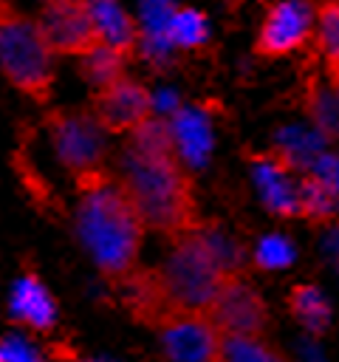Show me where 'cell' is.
Wrapping results in <instances>:
<instances>
[{
    "instance_id": "cell-2",
    "label": "cell",
    "mask_w": 339,
    "mask_h": 362,
    "mask_svg": "<svg viewBox=\"0 0 339 362\" xmlns=\"http://www.w3.org/2000/svg\"><path fill=\"white\" fill-rule=\"evenodd\" d=\"M79 189V238L93 263L99 266V272L116 286H121L136 272L147 226L133 201L127 198L124 187L119 184V178H113L110 173L93 178Z\"/></svg>"
},
{
    "instance_id": "cell-4",
    "label": "cell",
    "mask_w": 339,
    "mask_h": 362,
    "mask_svg": "<svg viewBox=\"0 0 339 362\" xmlns=\"http://www.w3.org/2000/svg\"><path fill=\"white\" fill-rule=\"evenodd\" d=\"M0 68L23 93L48 96L54 82V51L34 17L0 8Z\"/></svg>"
},
{
    "instance_id": "cell-14",
    "label": "cell",
    "mask_w": 339,
    "mask_h": 362,
    "mask_svg": "<svg viewBox=\"0 0 339 362\" xmlns=\"http://www.w3.org/2000/svg\"><path fill=\"white\" fill-rule=\"evenodd\" d=\"M314 40L322 57L328 88L339 93V0H322L316 6Z\"/></svg>"
},
{
    "instance_id": "cell-8",
    "label": "cell",
    "mask_w": 339,
    "mask_h": 362,
    "mask_svg": "<svg viewBox=\"0 0 339 362\" xmlns=\"http://www.w3.org/2000/svg\"><path fill=\"white\" fill-rule=\"evenodd\" d=\"M316 8L308 0H280L274 3L257 31L254 51L266 59H280L299 51L314 37Z\"/></svg>"
},
{
    "instance_id": "cell-18",
    "label": "cell",
    "mask_w": 339,
    "mask_h": 362,
    "mask_svg": "<svg viewBox=\"0 0 339 362\" xmlns=\"http://www.w3.org/2000/svg\"><path fill=\"white\" fill-rule=\"evenodd\" d=\"M336 215H339V204L322 187V181L308 170L299 173V218L311 223H331Z\"/></svg>"
},
{
    "instance_id": "cell-17",
    "label": "cell",
    "mask_w": 339,
    "mask_h": 362,
    "mask_svg": "<svg viewBox=\"0 0 339 362\" xmlns=\"http://www.w3.org/2000/svg\"><path fill=\"white\" fill-rule=\"evenodd\" d=\"M305 102H308V113H311V124L316 136L325 141H339V93L311 79Z\"/></svg>"
},
{
    "instance_id": "cell-11",
    "label": "cell",
    "mask_w": 339,
    "mask_h": 362,
    "mask_svg": "<svg viewBox=\"0 0 339 362\" xmlns=\"http://www.w3.org/2000/svg\"><path fill=\"white\" fill-rule=\"evenodd\" d=\"M150 110H153V99H150L147 88L138 85L136 79L121 76L119 82H113V85L99 90L93 116L102 124V130L133 133L144 119L153 116Z\"/></svg>"
},
{
    "instance_id": "cell-3",
    "label": "cell",
    "mask_w": 339,
    "mask_h": 362,
    "mask_svg": "<svg viewBox=\"0 0 339 362\" xmlns=\"http://www.w3.org/2000/svg\"><path fill=\"white\" fill-rule=\"evenodd\" d=\"M153 272L172 314H206L220 283L240 269L229 240L218 229L198 226L175 238L164 263Z\"/></svg>"
},
{
    "instance_id": "cell-10",
    "label": "cell",
    "mask_w": 339,
    "mask_h": 362,
    "mask_svg": "<svg viewBox=\"0 0 339 362\" xmlns=\"http://www.w3.org/2000/svg\"><path fill=\"white\" fill-rule=\"evenodd\" d=\"M257 192L277 218H299V173L277 153H260L251 161Z\"/></svg>"
},
{
    "instance_id": "cell-22",
    "label": "cell",
    "mask_w": 339,
    "mask_h": 362,
    "mask_svg": "<svg viewBox=\"0 0 339 362\" xmlns=\"http://www.w3.org/2000/svg\"><path fill=\"white\" fill-rule=\"evenodd\" d=\"M254 263L268 272L285 269L294 263V243L282 235H266L254 249Z\"/></svg>"
},
{
    "instance_id": "cell-13",
    "label": "cell",
    "mask_w": 339,
    "mask_h": 362,
    "mask_svg": "<svg viewBox=\"0 0 339 362\" xmlns=\"http://www.w3.org/2000/svg\"><path fill=\"white\" fill-rule=\"evenodd\" d=\"M82 6L88 11L99 45H107L119 54L136 45V25L119 0H82Z\"/></svg>"
},
{
    "instance_id": "cell-1",
    "label": "cell",
    "mask_w": 339,
    "mask_h": 362,
    "mask_svg": "<svg viewBox=\"0 0 339 362\" xmlns=\"http://www.w3.org/2000/svg\"><path fill=\"white\" fill-rule=\"evenodd\" d=\"M119 184L147 229L175 240L201 226L192 178L175 153L170 122L150 116L130 133Z\"/></svg>"
},
{
    "instance_id": "cell-15",
    "label": "cell",
    "mask_w": 339,
    "mask_h": 362,
    "mask_svg": "<svg viewBox=\"0 0 339 362\" xmlns=\"http://www.w3.org/2000/svg\"><path fill=\"white\" fill-rule=\"evenodd\" d=\"M288 311L314 337H322L331 325V303L314 283H297L288 291Z\"/></svg>"
},
{
    "instance_id": "cell-19",
    "label": "cell",
    "mask_w": 339,
    "mask_h": 362,
    "mask_svg": "<svg viewBox=\"0 0 339 362\" xmlns=\"http://www.w3.org/2000/svg\"><path fill=\"white\" fill-rule=\"evenodd\" d=\"M82 74L88 82H93L102 90L124 76V54H119L107 45H96L88 54H82Z\"/></svg>"
},
{
    "instance_id": "cell-5",
    "label": "cell",
    "mask_w": 339,
    "mask_h": 362,
    "mask_svg": "<svg viewBox=\"0 0 339 362\" xmlns=\"http://www.w3.org/2000/svg\"><path fill=\"white\" fill-rule=\"evenodd\" d=\"M206 317L223 337H268L271 328L268 303L243 272H232L220 283Z\"/></svg>"
},
{
    "instance_id": "cell-9",
    "label": "cell",
    "mask_w": 339,
    "mask_h": 362,
    "mask_svg": "<svg viewBox=\"0 0 339 362\" xmlns=\"http://www.w3.org/2000/svg\"><path fill=\"white\" fill-rule=\"evenodd\" d=\"M34 23L54 54L82 57L99 45L82 0H48L34 14Z\"/></svg>"
},
{
    "instance_id": "cell-7",
    "label": "cell",
    "mask_w": 339,
    "mask_h": 362,
    "mask_svg": "<svg viewBox=\"0 0 339 362\" xmlns=\"http://www.w3.org/2000/svg\"><path fill=\"white\" fill-rule=\"evenodd\" d=\"M167 362H226V337L206 314L178 311L155 328Z\"/></svg>"
},
{
    "instance_id": "cell-20",
    "label": "cell",
    "mask_w": 339,
    "mask_h": 362,
    "mask_svg": "<svg viewBox=\"0 0 339 362\" xmlns=\"http://www.w3.org/2000/svg\"><path fill=\"white\" fill-rule=\"evenodd\" d=\"M206 17L192 11V8H178L170 14L167 20V28H164V40L170 45H178V48H198L206 42Z\"/></svg>"
},
{
    "instance_id": "cell-12",
    "label": "cell",
    "mask_w": 339,
    "mask_h": 362,
    "mask_svg": "<svg viewBox=\"0 0 339 362\" xmlns=\"http://www.w3.org/2000/svg\"><path fill=\"white\" fill-rule=\"evenodd\" d=\"M8 308L17 322L37 334H48L56 325V303L34 274H25L14 283Z\"/></svg>"
},
{
    "instance_id": "cell-21",
    "label": "cell",
    "mask_w": 339,
    "mask_h": 362,
    "mask_svg": "<svg viewBox=\"0 0 339 362\" xmlns=\"http://www.w3.org/2000/svg\"><path fill=\"white\" fill-rule=\"evenodd\" d=\"M226 362H288L268 337H226Z\"/></svg>"
},
{
    "instance_id": "cell-16",
    "label": "cell",
    "mask_w": 339,
    "mask_h": 362,
    "mask_svg": "<svg viewBox=\"0 0 339 362\" xmlns=\"http://www.w3.org/2000/svg\"><path fill=\"white\" fill-rule=\"evenodd\" d=\"M172 130V141H175V153L184 164H201L206 150H209V127L206 119L195 110H184L175 116V122L170 124Z\"/></svg>"
},
{
    "instance_id": "cell-6",
    "label": "cell",
    "mask_w": 339,
    "mask_h": 362,
    "mask_svg": "<svg viewBox=\"0 0 339 362\" xmlns=\"http://www.w3.org/2000/svg\"><path fill=\"white\" fill-rule=\"evenodd\" d=\"M51 139L59 161L76 178L79 187L105 175V141L102 124L90 113H59L51 119Z\"/></svg>"
},
{
    "instance_id": "cell-23",
    "label": "cell",
    "mask_w": 339,
    "mask_h": 362,
    "mask_svg": "<svg viewBox=\"0 0 339 362\" xmlns=\"http://www.w3.org/2000/svg\"><path fill=\"white\" fill-rule=\"evenodd\" d=\"M308 173L316 175V178L322 181V187H325V189L336 198V204H339V156H336V153H319V156L311 161Z\"/></svg>"
},
{
    "instance_id": "cell-26",
    "label": "cell",
    "mask_w": 339,
    "mask_h": 362,
    "mask_svg": "<svg viewBox=\"0 0 339 362\" xmlns=\"http://www.w3.org/2000/svg\"><path fill=\"white\" fill-rule=\"evenodd\" d=\"M274 3H280V0H274Z\"/></svg>"
},
{
    "instance_id": "cell-24",
    "label": "cell",
    "mask_w": 339,
    "mask_h": 362,
    "mask_svg": "<svg viewBox=\"0 0 339 362\" xmlns=\"http://www.w3.org/2000/svg\"><path fill=\"white\" fill-rule=\"evenodd\" d=\"M0 345H3V359L6 362H42L40 354L28 342H23L20 337H6V339H0Z\"/></svg>"
},
{
    "instance_id": "cell-25",
    "label": "cell",
    "mask_w": 339,
    "mask_h": 362,
    "mask_svg": "<svg viewBox=\"0 0 339 362\" xmlns=\"http://www.w3.org/2000/svg\"><path fill=\"white\" fill-rule=\"evenodd\" d=\"M0 362H6V359H3V345H0Z\"/></svg>"
}]
</instances>
